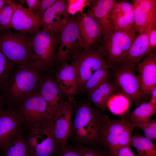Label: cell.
Returning <instances> with one entry per match:
<instances>
[{"label": "cell", "mask_w": 156, "mask_h": 156, "mask_svg": "<svg viewBox=\"0 0 156 156\" xmlns=\"http://www.w3.org/2000/svg\"><path fill=\"white\" fill-rule=\"evenodd\" d=\"M34 60L15 65L4 93L10 101L18 104L37 92L44 77Z\"/></svg>", "instance_id": "6da1fadb"}, {"label": "cell", "mask_w": 156, "mask_h": 156, "mask_svg": "<svg viewBox=\"0 0 156 156\" xmlns=\"http://www.w3.org/2000/svg\"><path fill=\"white\" fill-rule=\"evenodd\" d=\"M105 115L103 112L88 103L80 104L75 110L69 138L77 143L98 147Z\"/></svg>", "instance_id": "7a4b0ae2"}, {"label": "cell", "mask_w": 156, "mask_h": 156, "mask_svg": "<svg viewBox=\"0 0 156 156\" xmlns=\"http://www.w3.org/2000/svg\"><path fill=\"white\" fill-rule=\"evenodd\" d=\"M0 50L15 65L34 60L31 34L10 28L0 31Z\"/></svg>", "instance_id": "3957f363"}, {"label": "cell", "mask_w": 156, "mask_h": 156, "mask_svg": "<svg viewBox=\"0 0 156 156\" xmlns=\"http://www.w3.org/2000/svg\"><path fill=\"white\" fill-rule=\"evenodd\" d=\"M60 32L43 27L31 34L34 60L43 71L54 67Z\"/></svg>", "instance_id": "277c9868"}, {"label": "cell", "mask_w": 156, "mask_h": 156, "mask_svg": "<svg viewBox=\"0 0 156 156\" xmlns=\"http://www.w3.org/2000/svg\"><path fill=\"white\" fill-rule=\"evenodd\" d=\"M136 33L134 28L112 29L103 36L99 49L106 57L109 68H113L127 54L138 35Z\"/></svg>", "instance_id": "5b68a950"}, {"label": "cell", "mask_w": 156, "mask_h": 156, "mask_svg": "<svg viewBox=\"0 0 156 156\" xmlns=\"http://www.w3.org/2000/svg\"><path fill=\"white\" fill-rule=\"evenodd\" d=\"M135 127L125 117L113 120L105 115L100 132V144L108 151L129 145Z\"/></svg>", "instance_id": "8992f818"}, {"label": "cell", "mask_w": 156, "mask_h": 156, "mask_svg": "<svg viewBox=\"0 0 156 156\" xmlns=\"http://www.w3.org/2000/svg\"><path fill=\"white\" fill-rule=\"evenodd\" d=\"M25 135L29 156H57L60 149L49 124L26 128Z\"/></svg>", "instance_id": "52a82bcc"}, {"label": "cell", "mask_w": 156, "mask_h": 156, "mask_svg": "<svg viewBox=\"0 0 156 156\" xmlns=\"http://www.w3.org/2000/svg\"><path fill=\"white\" fill-rule=\"evenodd\" d=\"M83 48L78 25L76 20H69L60 30L59 44L56 53L54 66L58 64L73 59Z\"/></svg>", "instance_id": "ba28073f"}, {"label": "cell", "mask_w": 156, "mask_h": 156, "mask_svg": "<svg viewBox=\"0 0 156 156\" xmlns=\"http://www.w3.org/2000/svg\"><path fill=\"white\" fill-rule=\"evenodd\" d=\"M105 57L99 49L91 48L81 51L73 59L72 64L76 71L78 88L83 90L86 83L94 73L107 65Z\"/></svg>", "instance_id": "9c48e42d"}, {"label": "cell", "mask_w": 156, "mask_h": 156, "mask_svg": "<svg viewBox=\"0 0 156 156\" xmlns=\"http://www.w3.org/2000/svg\"><path fill=\"white\" fill-rule=\"evenodd\" d=\"M47 104L38 91L20 103L18 110L26 128L36 126H45L50 122Z\"/></svg>", "instance_id": "30bf717a"}, {"label": "cell", "mask_w": 156, "mask_h": 156, "mask_svg": "<svg viewBox=\"0 0 156 156\" xmlns=\"http://www.w3.org/2000/svg\"><path fill=\"white\" fill-rule=\"evenodd\" d=\"M135 66L122 64L116 65L113 69L115 82L120 88L121 92L138 106L146 102L148 98L140 91L139 79L134 72Z\"/></svg>", "instance_id": "8fae6325"}, {"label": "cell", "mask_w": 156, "mask_h": 156, "mask_svg": "<svg viewBox=\"0 0 156 156\" xmlns=\"http://www.w3.org/2000/svg\"><path fill=\"white\" fill-rule=\"evenodd\" d=\"M73 107V99L63 101L54 111L50 118L49 126L60 148L67 144L72 121Z\"/></svg>", "instance_id": "7c38bea8"}, {"label": "cell", "mask_w": 156, "mask_h": 156, "mask_svg": "<svg viewBox=\"0 0 156 156\" xmlns=\"http://www.w3.org/2000/svg\"><path fill=\"white\" fill-rule=\"evenodd\" d=\"M134 27L138 34H149L156 27V0H134Z\"/></svg>", "instance_id": "4fadbf2b"}, {"label": "cell", "mask_w": 156, "mask_h": 156, "mask_svg": "<svg viewBox=\"0 0 156 156\" xmlns=\"http://www.w3.org/2000/svg\"><path fill=\"white\" fill-rule=\"evenodd\" d=\"M23 120L18 110L3 109L0 112V150L21 131Z\"/></svg>", "instance_id": "5bb4252c"}, {"label": "cell", "mask_w": 156, "mask_h": 156, "mask_svg": "<svg viewBox=\"0 0 156 156\" xmlns=\"http://www.w3.org/2000/svg\"><path fill=\"white\" fill-rule=\"evenodd\" d=\"M43 27L41 18L28 8L16 3L10 28L16 31L31 34Z\"/></svg>", "instance_id": "9a60e30c"}, {"label": "cell", "mask_w": 156, "mask_h": 156, "mask_svg": "<svg viewBox=\"0 0 156 156\" xmlns=\"http://www.w3.org/2000/svg\"><path fill=\"white\" fill-rule=\"evenodd\" d=\"M140 91L147 97L156 86V54L155 50L151 51L138 64Z\"/></svg>", "instance_id": "2e32d148"}, {"label": "cell", "mask_w": 156, "mask_h": 156, "mask_svg": "<svg viewBox=\"0 0 156 156\" xmlns=\"http://www.w3.org/2000/svg\"><path fill=\"white\" fill-rule=\"evenodd\" d=\"M112 29L123 30L134 28L133 5L127 1H116L110 12Z\"/></svg>", "instance_id": "e0dca14e"}, {"label": "cell", "mask_w": 156, "mask_h": 156, "mask_svg": "<svg viewBox=\"0 0 156 156\" xmlns=\"http://www.w3.org/2000/svg\"><path fill=\"white\" fill-rule=\"evenodd\" d=\"M67 4L68 1L57 0L44 13L43 27L60 31L69 20Z\"/></svg>", "instance_id": "ac0fdd59"}, {"label": "cell", "mask_w": 156, "mask_h": 156, "mask_svg": "<svg viewBox=\"0 0 156 156\" xmlns=\"http://www.w3.org/2000/svg\"><path fill=\"white\" fill-rule=\"evenodd\" d=\"M77 22L83 48L91 49L101 36L99 26L95 19L88 13L81 14L76 20Z\"/></svg>", "instance_id": "d6986e66"}, {"label": "cell", "mask_w": 156, "mask_h": 156, "mask_svg": "<svg viewBox=\"0 0 156 156\" xmlns=\"http://www.w3.org/2000/svg\"><path fill=\"white\" fill-rule=\"evenodd\" d=\"M56 83L60 89L69 99L73 98L78 89L76 71L72 63H62L56 75Z\"/></svg>", "instance_id": "ffe728a7"}, {"label": "cell", "mask_w": 156, "mask_h": 156, "mask_svg": "<svg viewBox=\"0 0 156 156\" xmlns=\"http://www.w3.org/2000/svg\"><path fill=\"white\" fill-rule=\"evenodd\" d=\"M116 1L115 0L93 1L92 8L88 13L96 21L103 36L112 29L110 12Z\"/></svg>", "instance_id": "44dd1931"}, {"label": "cell", "mask_w": 156, "mask_h": 156, "mask_svg": "<svg viewBox=\"0 0 156 156\" xmlns=\"http://www.w3.org/2000/svg\"><path fill=\"white\" fill-rule=\"evenodd\" d=\"M148 34L146 33L138 34L127 53L115 66L126 64L135 66L152 51L149 46Z\"/></svg>", "instance_id": "7402d4cb"}, {"label": "cell", "mask_w": 156, "mask_h": 156, "mask_svg": "<svg viewBox=\"0 0 156 156\" xmlns=\"http://www.w3.org/2000/svg\"><path fill=\"white\" fill-rule=\"evenodd\" d=\"M38 91L47 103L50 118L53 111L64 101L62 92L56 82L48 76L44 77Z\"/></svg>", "instance_id": "603a6c76"}, {"label": "cell", "mask_w": 156, "mask_h": 156, "mask_svg": "<svg viewBox=\"0 0 156 156\" xmlns=\"http://www.w3.org/2000/svg\"><path fill=\"white\" fill-rule=\"evenodd\" d=\"M156 113V105L152 104L149 101L145 102L124 117L135 127L141 128L150 121L151 117Z\"/></svg>", "instance_id": "cb8c5ba5"}, {"label": "cell", "mask_w": 156, "mask_h": 156, "mask_svg": "<svg viewBox=\"0 0 156 156\" xmlns=\"http://www.w3.org/2000/svg\"><path fill=\"white\" fill-rule=\"evenodd\" d=\"M132 104L131 100L122 92H115L108 99L105 108L113 115L121 118L129 114Z\"/></svg>", "instance_id": "d4e9b609"}, {"label": "cell", "mask_w": 156, "mask_h": 156, "mask_svg": "<svg viewBox=\"0 0 156 156\" xmlns=\"http://www.w3.org/2000/svg\"><path fill=\"white\" fill-rule=\"evenodd\" d=\"M114 84L110 80L99 86L90 94V100L96 108L103 112L106 102L112 94L115 93Z\"/></svg>", "instance_id": "484cf974"}, {"label": "cell", "mask_w": 156, "mask_h": 156, "mask_svg": "<svg viewBox=\"0 0 156 156\" xmlns=\"http://www.w3.org/2000/svg\"><path fill=\"white\" fill-rule=\"evenodd\" d=\"M0 152V156H29L25 135L21 131Z\"/></svg>", "instance_id": "4316f807"}, {"label": "cell", "mask_w": 156, "mask_h": 156, "mask_svg": "<svg viewBox=\"0 0 156 156\" xmlns=\"http://www.w3.org/2000/svg\"><path fill=\"white\" fill-rule=\"evenodd\" d=\"M129 145L135 148L138 156H156V145L149 139L135 132Z\"/></svg>", "instance_id": "83f0119b"}, {"label": "cell", "mask_w": 156, "mask_h": 156, "mask_svg": "<svg viewBox=\"0 0 156 156\" xmlns=\"http://www.w3.org/2000/svg\"><path fill=\"white\" fill-rule=\"evenodd\" d=\"M107 65L96 71L86 83L83 90L89 95L96 88L110 80L112 74Z\"/></svg>", "instance_id": "f1b7e54d"}, {"label": "cell", "mask_w": 156, "mask_h": 156, "mask_svg": "<svg viewBox=\"0 0 156 156\" xmlns=\"http://www.w3.org/2000/svg\"><path fill=\"white\" fill-rule=\"evenodd\" d=\"M15 64L10 61L0 50V92L4 93Z\"/></svg>", "instance_id": "f546056e"}, {"label": "cell", "mask_w": 156, "mask_h": 156, "mask_svg": "<svg viewBox=\"0 0 156 156\" xmlns=\"http://www.w3.org/2000/svg\"><path fill=\"white\" fill-rule=\"evenodd\" d=\"M16 4L10 0L0 9V29L1 31L10 28Z\"/></svg>", "instance_id": "4dcf8cb0"}, {"label": "cell", "mask_w": 156, "mask_h": 156, "mask_svg": "<svg viewBox=\"0 0 156 156\" xmlns=\"http://www.w3.org/2000/svg\"><path fill=\"white\" fill-rule=\"evenodd\" d=\"M70 146L81 156H110L105 150L98 147H90L79 143Z\"/></svg>", "instance_id": "1f68e13d"}, {"label": "cell", "mask_w": 156, "mask_h": 156, "mask_svg": "<svg viewBox=\"0 0 156 156\" xmlns=\"http://www.w3.org/2000/svg\"><path fill=\"white\" fill-rule=\"evenodd\" d=\"M88 1L85 0H68L67 12L68 14L73 15L79 12L82 14L83 8L86 6Z\"/></svg>", "instance_id": "d6a6232c"}, {"label": "cell", "mask_w": 156, "mask_h": 156, "mask_svg": "<svg viewBox=\"0 0 156 156\" xmlns=\"http://www.w3.org/2000/svg\"><path fill=\"white\" fill-rule=\"evenodd\" d=\"M141 129L144 132V135L151 140H156V120H152Z\"/></svg>", "instance_id": "836d02e7"}, {"label": "cell", "mask_w": 156, "mask_h": 156, "mask_svg": "<svg viewBox=\"0 0 156 156\" xmlns=\"http://www.w3.org/2000/svg\"><path fill=\"white\" fill-rule=\"evenodd\" d=\"M105 150L110 156H138L133 153L129 145L122 146L112 151Z\"/></svg>", "instance_id": "e575fe53"}, {"label": "cell", "mask_w": 156, "mask_h": 156, "mask_svg": "<svg viewBox=\"0 0 156 156\" xmlns=\"http://www.w3.org/2000/svg\"><path fill=\"white\" fill-rule=\"evenodd\" d=\"M56 1L57 0H39L36 13L42 19L45 11Z\"/></svg>", "instance_id": "d590c367"}, {"label": "cell", "mask_w": 156, "mask_h": 156, "mask_svg": "<svg viewBox=\"0 0 156 156\" xmlns=\"http://www.w3.org/2000/svg\"><path fill=\"white\" fill-rule=\"evenodd\" d=\"M57 156H81L70 146H69L67 144L65 146L60 148V151Z\"/></svg>", "instance_id": "8d00e7d4"}, {"label": "cell", "mask_w": 156, "mask_h": 156, "mask_svg": "<svg viewBox=\"0 0 156 156\" xmlns=\"http://www.w3.org/2000/svg\"><path fill=\"white\" fill-rule=\"evenodd\" d=\"M148 42L151 49L153 50L156 46V28L152 29L149 32Z\"/></svg>", "instance_id": "74e56055"}, {"label": "cell", "mask_w": 156, "mask_h": 156, "mask_svg": "<svg viewBox=\"0 0 156 156\" xmlns=\"http://www.w3.org/2000/svg\"><path fill=\"white\" fill-rule=\"evenodd\" d=\"M27 4L28 9L31 11L36 13L37 9L39 0H22Z\"/></svg>", "instance_id": "f35d334b"}, {"label": "cell", "mask_w": 156, "mask_h": 156, "mask_svg": "<svg viewBox=\"0 0 156 156\" xmlns=\"http://www.w3.org/2000/svg\"><path fill=\"white\" fill-rule=\"evenodd\" d=\"M150 94L151 97L149 102L152 104L156 105V86L153 89Z\"/></svg>", "instance_id": "ab89813d"}, {"label": "cell", "mask_w": 156, "mask_h": 156, "mask_svg": "<svg viewBox=\"0 0 156 156\" xmlns=\"http://www.w3.org/2000/svg\"><path fill=\"white\" fill-rule=\"evenodd\" d=\"M5 101V98L4 97L2 96L0 92V112L1 110L3 109V107Z\"/></svg>", "instance_id": "60d3db41"}, {"label": "cell", "mask_w": 156, "mask_h": 156, "mask_svg": "<svg viewBox=\"0 0 156 156\" xmlns=\"http://www.w3.org/2000/svg\"><path fill=\"white\" fill-rule=\"evenodd\" d=\"M10 1V0H0V9L8 3Z\"/></svg>", "instance_id": "b9f144b4"}, {"label": "cell", "mask_w": 156, "mask_h": 156, "mask_svg": "<svg viewBox=\"0 0 156 156\" xmlns=\"http://www.w3.org/2000/svg\"><path fill=\"white\" fill-rule=\"evenodd\" d=\"M1 30L0 29V31H1Z\"/></svg>", "instance_id": "7bdbcfd3"}]
</instances>
